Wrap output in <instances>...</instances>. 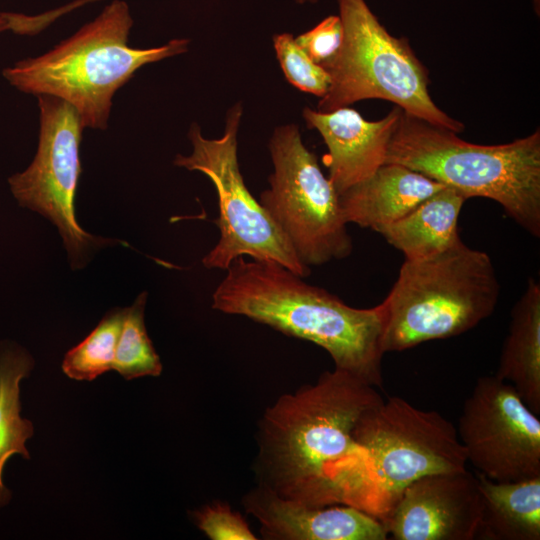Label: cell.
I'll list each match as a JSON object with an SVG mask.
<instances>
[{
	"instance_id": "25",
	"label": "cell",
	"mask_w": 540,
	"mask_h": 540,
	"mask_svg": "<svg viewBox=\"0 0 540 540\" xmlns=\"http://www.w3.org/2000/svg\"><path fill=\"white\" fill-rule=\"evenodd\" d=\"M16 13L0 12V33L5 31H14Z\"/></svg>"
},
{
	"instance_id": "1",
	"label": "cell",
	"mask_w": 540,
	"mask_h": 540,
	"mask_svg": "<svg viewBox=\"0 0 540 540\" xmlns=\"http://www.w3.org/2000/svg\"><path fill=\"white\" fill-rule=\"evenodd\" d=\"M376 387L334 368L282 395L259 423L258 484L310 507L346 505L362 457L355 436Z\"/></svg>"
},
{
	"instance_id": "11",
	"label": "cell",
	"mask_w": 540,
	"mask_h": 540,
	"mask_svg": "<svg viewBox=\"0 0 540 540\" xmlns=\"http://www.w3.org/2000/svg\"><path fill=\"white\" fill-rule=\"evenodd\" d=\"M515 388L481 376L464 401L458 438L467 463L498 482L540 477V419Z\"/></svg>"
},
{
	"instance_id": "18",
	"label": "cell",
	"mask_w": 540,
	"mask_h": 540,
	"mask_svg": "<svg viewBox=\"0 0 540 540\" xmlns=\"http://www.w3.org/2000/svg\"><path fill=\"white\" fill-rule=\"evenodd\" d=\"M476 478L482 497L476 539H540V477L498 482L477 472Z\"/></svg>"
},
{
	"instance_id": "19",
	"label": "cell",
	"mask_w": 540,
	"mask_h": 540,
	"mask_svg": "<svg viewBox=\"0 0 540 540\" xmlns=\"http://www.w3.org/2000/svg\"><path fill=\"white\" fill-rule=\"evenodd\" d=\"M32 357L15 345L0 349V508L8 504L11 491L3 482L6 462L13 455L29 459L26 442L34 433L30 420L21 416L20 383L33 367Z\"/></svg>"
},
{
	"instance_id": "3",
	"label": "cell",
	"mask_w": 540,
	"mask_h": 540,
	"mask_svg": "<svg viewBox=\"0 0 540 540\" xmlns=\"http://www.w3.org/2000/svg\"><path fill=\"white\" fill-rule=\"evenodd\" d=\"M133 25L125 1L114 0L75 34L37 57L4 68L17 90L64 100L86 128L104 130L116 91L142 66L187 52L189 40L175 38L146 49L128 45Z\"/></svg>"
},
{
	"instance_id": "16",
	"label": "cell",
	"mask_w": 540,
	"mask_h": 540,
	"mask_svg": "<svg viewBox=\"0 0 540 540\" xmlns=\"http://www.w3.org/2000/svg\"><path fill=\"white\" fill-rule=\"evenodd\" d=\"M540 414V284L533 278L511 310L508 334L495 374Z\"/></svg>"
},
{
	"instance_id": "9",
	"label": "cell",
	"mask_w": 540,
	"mask_h": 540,
	"mask_svg": "<svg viewBox=\"0 0 540 540\" xmlns=\"http://www.w3.org/2000/svg\"><path fill=\"white\" fill-rule=\"evenodd\" d=\"M273 173L259 203L307 267L348 257L353 243L347 232L339 194L296 124L277 126L269 140Z\"/></svg>"
},
{
	"instance_id": "14",
	"label": "cell",
	"mask_w": 540,
	"mask_h": 540,
	"mask_svg": "<svg viewBox=\"0 0 540 540\" xmlns=\"http://www.w3.org/2000/svg\"><path fill=\"white\" fill-rule=\"evenodd\" d=\"M401 113L395 106L384 118L367 121L349 107L325 113L303 109L307 127L319 132L328 149L323 163L338 194L369 178L385 163Z\"/></svg>"
},
{
	"instance_id": "7",
	"label": "cell",
	"mask_w": 540,
	"mask_h": 540,
	"mask_svg": "<svg viewBox=\"0 0 540 540\" xmlns=\"http://www.w3.org/2000/svg\"><path fill=\"white\" fill-rule=\"evenodd\" d=\"M343 40L323 68L330 76L317 111L331 112L357 101L383 99L404 112L455 133L464 124L443 112L428 91V71L406 37L391 35L365 0H338Z\"/></svg>"
},
{
	"instance_id": "23",
	"label": "cell",
	"mask_w": 540,
	"mask_h": 540,
	"mask_svg": "<svg viewBox=\"0 0 540 540\" xmlns=\"http://www.w3.org/2000/svg\"><path fill=\"white\" fill-rule=\"evenodd\" d=\"M196 526L211 540H256L243 516L224 502L206 504L192 513Z\"/></svg>"
},
{
	"instance_id": "12",
	"label": "cell",
	"mask_w": 540,
	"mask_h": 540,
	"mask_svg": "<svg viewBox=\"0 0 540 540\" xmlns=\"http://www.w3.org/2000/svg\"><path fill=\"white\" fill-rule=\"evenodd\" d=\"M481 515L476 475L465 469L417 479L382 523L394 540H474Z\"/></svg>"
},
{
	"instance_id": "5",
	"label": "cell",
	"mask_w": 540,
	"mask_h": 540,
	"mask_svg": "<svg viewBox=\"0 0 540 540\" xmlns=\"http://www.w3.org/2000/svg\"><path fill=\"white\" fill-rule=\"evenodd\" d=\"M499 295L489 254L461 239L433 256L405 260L380 303L383 351L400 352L459 336L492 315Z\"/></svg>"
},
{
	"instance_id": "8",
	"label": "cell",
	"mask_w": 540,
	"mask_h": 540,
	"mask_svg": "<svg viewBox=\"0 0 540 540\" xmlns=\"http://www.w3.org/2000/svg\"><path fill=\"white\" fill-rule=\"evenodd\" d=\"M242 113L241 102L229 108L224 133L216 139L205 138L200 126L193 123L188 131L192 153L178 154L173 162L203 173L217 193L219 216L213 222L220 236L202 264L207 269L226 270L236 258L248 256L276 262L306 278L310 268L298 259L282 231L245 185L237 154Z\"/></svg>"
},
{
	"instance_id": "22",
	"label": "cell",
	"mask_w": 540,
	"mask_h": 540,
	"mask_svg": "<svg viewBox=\"0 0 540 540\" xmlns=\"http://www.w3.org/2000/svg\"><path fill=\"white\" fill-rule=\"evenodd\" d=\"M273 46L287 81L297 89L323 97L330 85L328 72L313 62L289 33L273 36Z\"/></svg>"
},
{
	"instance_id": "13",
	"label": "cell",
	"mask_w": 540,
	"mask_h": 540,
	"mask_svg": "<svg viewBox=\"0 0 540 540\" xmlns=\"http://www.w3.org/2000/svg\"><path fill=\"white\" fill-rule=\"evenodd\" d=\"M268 540H386L383 523L349 505L310 507L258 484L242 500Z\"/></svg>"
},
{
	"instance_id": "17",
	"label": "cell",
	"mask_w": 540,
	"mask_h": 540,
	"mask_svg": "<svg viewBox=\"0 0 540 540\" xmlns=\"http://www.w3.org/2000/svg\"><path fill=\"white\" fill-rule=\"evenodd\" d=\"M466 200L457 191L444 187L377 233L401 251L405 260L433 256L460 239L458 219Z\"/></svg>"
},
{
	"instance_id": "24",
	"label": "cell",
	"mask_w": 540,
	"mask_h": 540,
	"mask_svg": "<svg viewBox=\"0 0 540 540\" xmlns=\"http://www.w3.org/2000/svg\"><path fill=\"white\" fill-rule=\"evenodd\" d=\"M343 40V27L339 16H328L311 30L295 38L299 47L316 64L323 67L338 53Z\"/></svg>"
},
{
	"instance_id": "28",
	"label": "cell",
	"mask_w": 540,
	"mask_h": 540,
	"mask_svg": "<svg viewBox=\"0 0 540 540\" xmlns=\"http://www.w3.org/2000/svg\"><path fill=\"white\" fill-rule=\"evenodd\" d=\"M297 3L299 4H304V3H316L318 0H295Z\"/></svg>"
},
{
	"instance_id": "26",
	"label": "cell",
	"mask_w": 540,
	"mask_h": 540,
	"mask_svg": "<svg viewBox=\"0 0 540 540\" xmlns=\"http://www.w3.org/2000/svg\"><path fill=\"white\" fill-rule=\"evenodd\" d=\"M96 0H77L73 3H70L68 5H65L63 6V10L65 13H68L70 12V10L72 11L73 9L79 7V6H82V5H85V4H88L90 2H94Z\"/></svg>"
},
{
	"instance_id": "21",
	"label": "cell",
	"mask_w": 540,
	"mask_h": 540,
	"mask_svg": "<svg viewBox=\"0 0 540 540\" xmlns=\"http://www.w3.org/2000/svg\"><path fill=\"white\" fill-rule=\"evenodd\" d=\"M147 293L138 295L133 305L126 308L122 330L118 339L112 369L124 379L159 376L162 364L150 340L145 323L144 309Z\"/></svg>"
},
{
	"instance_id": "2",
	"label": "cell",
	"mask_w": 540,
	"mask_h": 540,
	"mask_svg": "<svg viewBox=\"0 0 540 540\" xmlns=\"http://www.w3.org/2000/svg\"><path fill=\"white\" fill-rule=\"evenodd\" d=\"M212 294V308L310 341L335 368L381 388L383 310L354 308L273 261L236 258Z\"/></svg>"
},
{
	"instance_id": "10",
	"label": "cell",
	"mask_w": 540,
	"mask_h": 540,
	"mask_svg": "<svg viewBox=\"0 0 540 540\" xmlns=\"http://www.w3.org/2000/svg\"><path fill=\"white\" fill-rule=\"evenodd\" d=\"M39 142L31 164L9 177L21 207L49 219L63 239L73 269H81L97 249L119 241L94 236L77 222L75 195L81 174L79 148L85 128L78 112L62 99L39 95Z\"/></svg>"
},
{
	"instance_id": "20",
	"label": "cell",
	"mask_w": 540,
	"mask_h": 540,
	"mask_svg": "<svg viewBox=\"0 0 540 540\" xmlns=\"http://www.w3.org/2000/svg\"><path fill=\"white\" fill-rule=\"evenodd\" d=\"M126 308L106 313L94 330L64 356V374L77 381H92L113 367Z\"/></svg>"
},
{
	"instance_id": "6",
	"label": "cell",
	"mask_w": 540,
	"mask_h": 540,
	"mask_svg": "<svg viewBox=\"0 0 540 540\" xmlns=\"http://www.w3.org/2000/svg\"><path fill=\"white\" fill-rule=\"evenodd\" d=\"M355 436L362 457L348 505L381 522L417 479L466 469V452L453 424L401 397L367 410Z\"/></svg>"
},
{
	"instance_id": "27",
	"label": "cell",
	"mask_w": 540,
	"mask_h": 540,
	"mask_svg": "<svg viewBox=\"0 0 540 540\" xmlns=\"http://www.w3.org/2000/svg\"><path fill=\"white\" fill-rule=\"evenodd\" d=\"M533 8L535 13L539 16L540 14V0H532Z\"/></svg>"
},
{
	"instance_id": "4",
	"label": "cell",
	"mask_w": 540,
	"mask_h": 540,
	"mask_svg": "<svg viewBox=\"0 0 540 540\" xmlns=\"http://www.w3.org/2000/svg\"><path fill=\"white\" fill-rule=\"evenodd\" d=\"M385 163L417 171L466 199H491L525 231L540 237L539 129L509 143L478 145L402 110Z\"/></svg>"
},
{
	"instance_id": "15",
	"label": "cell",
	"mask_w": 540,
	"mask_h": 540,
	"mask_svg": "<svg viewBox=\"0 0 540 540\" xmlns=\"http://www.w3.org/2000/svg\"><path fill=\"white\" fill-rule=\"evenodd\" d=\"M444 187L403 165L384 163L369 178L340 193L339 204L347 224L377 232Z\"/></svg>"
}]
</instances>
